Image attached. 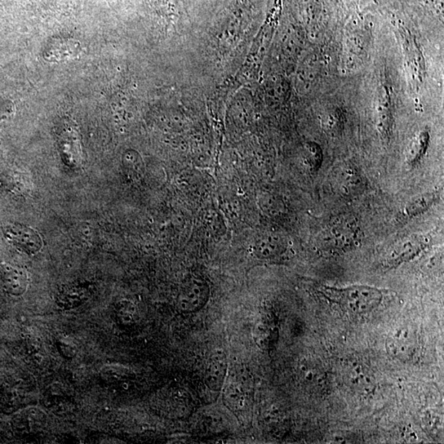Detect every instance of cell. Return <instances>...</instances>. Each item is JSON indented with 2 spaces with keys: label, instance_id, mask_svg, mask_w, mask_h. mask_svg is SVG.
I'll list each match as a JSON object with an SVG mask.
<instances>
[{
  "label": "cell",
  "instance_id": "cell-10",
  "mask_svg": "<svg viewBox=\"0 0 444 444\" xmlns=\"http://www.w3.org/2000/svg\"><path fill=\"white\" fill-rule=\"evenodd\" d=\"M336 186L339 192L345 196H355L361 194L365 187L362 175L359 174L357 169L345 166L336 175Z\"/></svg>",
  "mask_w": 444,
  "mask_h": 444
},
{
  "label": "cell",
  "instance_id": "cell-17",
  "mask_svg": "<svg viewBox=\"0 0 444 444\" xmlns=\"http://www.w3.org/2000/svg\"><path fill=\"white\" fill-rule=\"evenodd\" d=\"M114 312L115 321L118 323L122 324V325H130L135 321L136 310L135 306L130 302H119Z\"/></svg>",
  "mask_w": 444,
  "mask_h": 444
},
{
  "label": "cell",
  "instance_id": "cell-7",
  "mask_svg": "<svg viewBox=\"0 0 444 444\" xmlns=\"http://www.w3.org/2000/svg\"><path fill=\"white\" fill-rule=\"evenodd\" d=\"M228 363L223 350H216L208 359L204 381L207 388L219 392L223 388L228 375Z\"/></svg>",
  "mask_w": 444,
  "mask_h": 444
},
{
  "label": "cell",
  "instance_id": "cell-3",
  "mask_svg": "<svg viewBox=\"0 0 444 444\" xmlns=\"http://www.w3.org/2000/svg\"><path fill=\"white\" fill-rule=\"evenodd\" d=\"M210 294L211 289L207 280L199 275L190 274L178 288L176 309L182 314L198 313L205 307Z\"/></svg>",
  "mask_w": 444,
  "mask_h": 444
},
{
  "label": "cell",
  "instance_id": "cell-14",
  "mask_svg": "<svg viewBox=\"0 0 444 444\" xmlns=\"http://www.w3.org/2000/svg\"><path fill=\"white\" fill-rule=\"evenodd\" d=\"M298 376L301 383L309 388H323L325 384V375L321 368L310 364L300 366Z\"/></svg>",
  "mask_w": 444,
  "mask_h": 444
},
{
  "label": "cell",
  "instance_id": "cell-16",
  "mask_svg": "<svg viewBox=\"0 0 444 444\" xmlns=\"http://www.w3.org/2000/svg\"><path fill=\"white\" fill-rule=\"evenodd\" d=\"M224 400L230 409L234 411H242L246 403V395L242 385L235 383L228 385L225 390Z\"/></svg>",
  "mask_w": 444,
  "mask_h": 444
},
{
  "label": "cell",
  "instance_id": "cell-19",
  "mask_svg": "<svg viewBox=\"0 0 444 444\" xmlns=\"http://www.w3.org/2000/svg\"><path fill=\"white\" fill-rule=\"evenodd\" d=\"M56 346L58 352H60L62 357L71 359L77 355V345L69 337H61L60 339L58 340Z\"/></svg>",
  "mask_w": 444,
  "mask_h": 444
},
{
  "label": "cell",
  "instance_id": "cell-5",
  "mask_svg": "<svg viewBox=\"0 0 444 444\" xmlns=\"http://www.w3.org/2000/svg\"><path fill=\"white\" fill-rule=\"evenodd\" d=\"M3 232L8 243L26 255H35L42 250L41 237L35 230L28 226L10 224L3 229Z\"/></svg>",
  "mask_w": 444,
  "mask_h": 444
},
{
  "label": "cell",
  "instance_id": "cell-12",
  "mask_svg": "<svg viewBox=\"0 0 444 444\" xmlns=\"http://www.w3.org/2000/svg\"><path fill=\"white\" fill-rule=\"evenodd\" d=\"M89 296L88 288L74 286L65 289L58 296L57 305L62 310H70L79 307Z\"/></svg>",
  "mask_w": 444,
  "mask_h": 444
},
{
  "label": "cell",
  "instance_id": "cell-8",
  "mask_svg": "<svg viewBox=\"0 0 444 444\" xmlns=\"http://www.w3.org/2000/svg\"><path fill=\"white\" fill-rule=\"evenodd\" d=\"M28 276L24 269L10 264L0 266V283L8 295L20 296L28 290Z\"/></svg>",
  "mask_w": 444,
  "mask_h": 444
},
{
  "label": "cell",
  "instance_id": "cell-4",
  "mask_svg": "<svg viewBox=\"0 0 444 444\" xmlns=\"http://www.w3.org/2000/svg\"><path fill=\"white\" fill-rule=\"evenodd\" d=\"M429 239L422 234L411 235L394 244L391 248L386 264L389 266H397L414 259L429 246Z\"/></svg>",
  "mask_w": 444,
  "mask_h": 444
},
{
  "label": "cell",
  "instance_id": "cell-9",
  "mask_svg": "<svg viewBox=\"0 0 444 444\" xmlns=\"http://www.w3.org/2000/svg\"><path fill=\"white\" fill-rule=\"evenodd\" d=\"M46 413L37 407L26 408L15 416L12 420L13 428L22 434H34L41 432L46 426Z\"/></svg>",
  "mask_w": 444,
  "mask_h": 444
},
{
  "label": "cell",
  "instance_id": "cell-1",
  "mask_svg": "<svg viewBox=\"0 0 444 444\" xmlns=\"http://www.w3.org/2000/svg\"><path fill=\"white\" fill-rule=\"evenodd\" d=\"M324 297L343 309L355 315H365L374 312L383 304L387 291L367 286L352 285L345 287L321 286L318 289Z\"/></svg>",
  "mask_w": 444,
  "mask_h": 444
},
{
  "label": "cell",
  "instance_id": "cell-18",
  "mask_svg": "<svg viewBox=\"0 0 444 444\" xmlns=\"http://www.w3.org/2000/svg\"><path fill=\"white\" fill-rule=\"evenodd\" d=\"M126 375L121 367L117 365H106L101 368L100 377L109 384L117 383Z\"/></svg>",
  "mask_w": 444,
  "mask_h": 444
},
{
  "label": "cell",
  "instance_id": "cell-11",
  "mask_svg": "<svg viewBox=\"0 0 444 444\" xmlns=\"http://www.w3.org/2000/svg\"><path fill=\"white\" fill-rule=\"evenodd\" d=\"M345 376L349 384L358 389H368L373 385V377L368 368L357 361L348 363Z\"/></svg>",
  "mask_w": 444,
  "mask_h": 444
},
{
  "label": "cell",
  "instance_id": "cell-13",
  "mask_svg": "<svg viewBox=\"0 0 444 444\" xmlns=\"http://www.w3.org/2000/svg\"><path fill=\"white\" fill-rule=\"evenodd\" d=\"M429 133L428 131H422L413 140L408 154L407 155V162L409 166L415 167L419 165L422 159L424 158L429 144Z\"/></svg>",
  "mask_w": 444,
  "mask_h": 444
},
{
  "label": "cell",
  "instance_id": "cell-15",
  "mask_svg": "<svg viewBox=\"0 0 444 444\" xmlns=\"http://www.w3.org/2000/svg\"><path fill=\"white\" fill-rule=\"evenodd\" d=\"M436 198L435 194H427L412 200L404 208L403 215L407 219H413V217L423 214L433 206L434 202L436 201Z\"/></svg>",
  "mask_w": 444,
  "mask_h": 444
},
{
  "label": "cell",
  "instance_id": "cell-2",
  "mask_svg": "<svg viewBox=\"0 0 444 444\" xmlns=\"http://www.w3.org/2000/svg\"><path fill=\"white\" fill-rule=\"evenodd\" d=\"M362 230L357 217L340 215L334 217L323 229L318 244L323 250L333 252L348 251L361 241Z\"/></svg>",
  "mask_w": 444,
  "mask_h": 444
},
{
  "label": "cell",
  "instance_id": "cell-6",
  "mask_svg": "<svg viewBox=\"0 0 444 444\" xmlns=\"http://www.w3.org/2000/svg\"><path fill=\"white\" fill-rule=\"evenodd\" d=\"M288 246L282 235L266 233L255 239L252 253L256 259L262 261H276L286 254Z\"/></svg>",
  "mask_w": 444,
  "mask_h": 444
}]
</instances>
